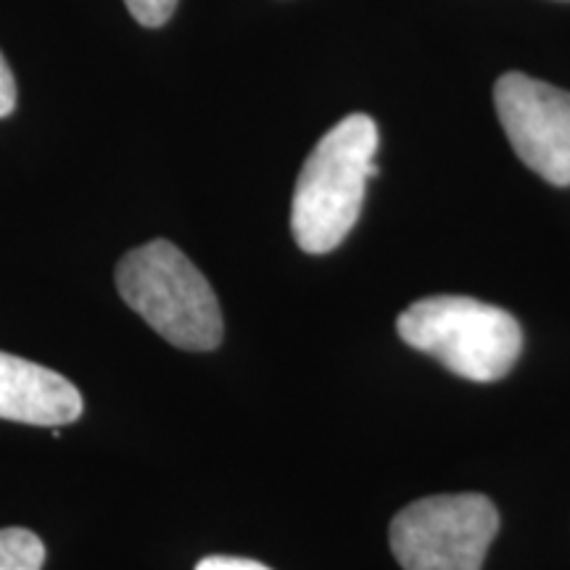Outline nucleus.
Returning a JSON list of instances; mask_svg holds the SVG:
<instances>
[{
	"mask_svg": "<svg viewBox=\"0 0 570 570\" xmlns=\"http://www.w3.org/2000/svg\"><path fill=\"white\" fill-rule=\"evenodd\" d=\"M377 125L367 114H348L323 135L304 161L291 204V230L302 252L327 254L344 244L377 175Z\"/></svg>",
	"mask_w": 570,
	"mask_h": 570,
	"instance_id": "f257e3e1",
	"label": "nucleus"
},
{
	"mask_svg": "<svg viewBox=\"0 0 570 570\" xmlns=\"http://www.w3.org/2000/svg\"><path fill=\"white\" fill-rule=\"evenodd\" d=\"M117 291L167 344L212 352L223 341V309L209 281L169 240L125 254L117 265Z\"/></svg>",
	"mask_w": 570,
	"mask_h": 570,
	"instance_id": "f03ea898",
	"label": "nucleus"
},
{
	"mask_svg": "<svg viewBox=\"0 0 570 570\" xmlns=\"http://www.w3.org/2000/svg\"><path fill=\"white\" fill-rule=\"evenodd\" d=\"M396 331L404 344L475 383L504 377L523 352L518 320L470 296L420 298L399 315Z\"/></svg>",
	"mask_w": 570,
	"mask_h": 570,
	"instance_id": "7ed1b4c3",
	"label": "nucleus"
},
{
	"mask_svg": "<svg viewBox=\"0 0 570 570\" xmlns=\"http://www.w3.org/2000/svg\"><path fill=\"white\" fill-rule=\"evenodd\" d=\"M499 531V512L483 494L425 497L391 523V552L404 570H481Z\"/></svg>",
	"mask_w": 570,
	"mask_h": 570,
	"instance_id": "20e7f679",
	"label": "nucleus"
},
{
	"mask_svg": "<svg viewBox=\"0 0 570 570\" xmlns=\"http://www.w3.org/2000/svg\"><path fill=\"white\" fill-rule=\"evenodd\" d=\"M494 106L520 161L547 183L570 185V92L510 71L497 80Z\"/></svg>",
	"mask_w": 570,
	"mask_h": 570,
	"instance_id": "39448f33",
	"label": "nucleus"
},
{
	"mask_svg": "<svg viewBox=\"0 0 570 570\" xmlns=\"http://www.w3.org/2000/svg\"><path fill=\"white\" fill-rule=\"evenodd\" d=\"M82 415V394L67 377L21 356L0 352V420L69 425Z\"/></svg>",
	"mask_w": 570,
	"mask_h": 570,
	"instance_id": "423d86ee",
	"label": "nucleus"
},
{
	"mask_svg": "<svg viewBox=\"0 0 570 570\" xmlns=\"http://www.w3.org/2000/svg\"><path fill=\"white\" fill-rule=\"evenodd\" d=\"M46 547L27 529L0 531V570H42Z\"/></svg>",
	"mask_w": 570,
	"mask_h": 570,
	"instance_id": "0eeeda50",
	"label": "nucleus"
},
{
	"mask_svg": "<svg viewBox=\"0 0 570 570\" xmlns=\"http://www.w3.org/2000/svg\"><path fill=\"white\" fill-rule=\"evenodd\" d=\"M135 21L142 27H161L173 19L177 0H125Z\"/></svg>",
	"mask_w": 570,
	"mask_h": 570,
	"instance_id": "6e6552de",
	"label": "nucleus"
},
{
	"mask_svg": "<svg viewBox=\"0 0 570 570\" xmlns=\"http://www.w3.org/2000/svg\"><path fill=\"white\" fill-rule=\"evenodd\" d=\"M13 106H17V80H13L3 53H0V119L9 117Z\"/></svg>",
	"mask_w": 570,
	"mask_h": 570,
	"instance_id": "1a4fd4ad",
	"label": "nucleus"
},
{
	"mask_svg": "<svg viewBox=\"0 0 570 570\" xmlns=\"http://www.w3.org/2000/svg\"><path fill=\"white\" fill-rule=\"evenodd\" d=\"M196 570H269L267 566L256 560H246V558H206L196 566Z\"/></svg>",
	"mask_w": 570,
	"mask_h": 570,
	"instance_id": "9d476101",
	"label": "nucleus"
}]
</instances>
